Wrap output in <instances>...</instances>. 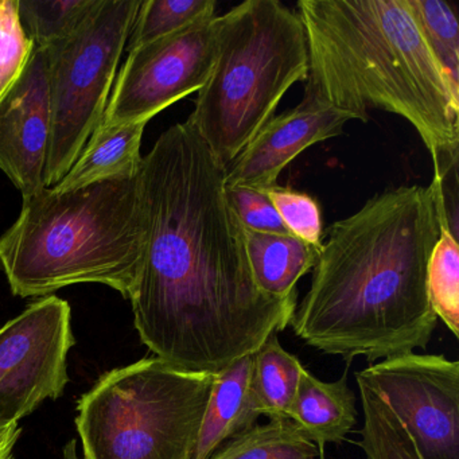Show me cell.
Segmentation results:
<instances>
[{
    "label": "cell",
    "instance_id": "cell-15",
    "mask_svg": "<svg viewBox=\"0 0 459 459\" xmlns=\"http://www.w3.org/2000/svg\"><path fill=\"white\" fill-rule=\"evenodd\" d=\"M290 419L321 451L342 442L357 423L356 396L346 376L327 383L303 368Z\"/></svg>",
    "mask_w": 459,
    "mask_h": 459
},
{
    "label": "cell",
    "instance_id": "cell-12",
    "mask_svg": "<svg viewBox=\"0 0 459 459\" xmlns=\"http://www.w3.org/2000/svg\"><path fill=\"white\" fill-rule=\"evenodd\" d=\"M351 115L303 99L291 111L273 117L225 170L227 186L267 190L298 155L343 133Z\"/></svg>",
    "mask_w": 459,
    "mask_h": 459
},
{
    "label": "cell",
    "instance_id": "cell-19",
    "mask_svg": "<svg viewBox=\"0 0 459 459\" xmlns=\"http://www.w3.org/2000/svg\"><path fill=\"white\" fill-rule=\"evenodd\" d=\"M364 426L359 447L368 459H424L415 440L396 413L375 391L357 381Z\"/></svg>",
    "mask_w": 459,
    "mask_h": 459
},
{
    "label": "cell",
    "instance_id": "cell-10",
    "mask_svg": "<svg viewBox=\"0 0 459 459\" xmlns=\"http://www.w3.org/2000/svg\"><path fill=\"white\" fill-rule=\"evenodd\" d=\"M356 380L396 413L424 459H459L458 361L411 351L373 362Z\"/></svg>",
    "mask_w": 459,
    "mask_h": 459
},
{
    "label": "cell",
    "instance_id": "cell-24",
    "mask_svg": "<svg viewBox=\"0 0 459 459\" xmlns=\"http://www.w3.org/2000/svg\"><path fill=\"white\" fill-rule=\"evenodd\" d=\"M34 44L20 18V0H0V100L26 68Z\"/></svg>",
    "mask_w": 459,
    "mask_h": 459
},
{
    "label": "cell",
    "instance_id": "cell-22",
    "mask_svg": "<svg viewBox=\"0 0 459 459\" xmlns=\"http://www.w3.org/2000/svg\"><path fill=\"white\" fill-rule=\"evenodd\" d=\"M98 0H20V18L34 47L49 48L74 33Z\"/></svg>",
    "mask_w": 459,
    "mask_h": 459
},
{
    "label": "cell",
    "instance_id": "cell-26",
    "mask_svg": "<svg viewBox=\"0 0 459 459\" xmlns=\"http://www.w3.org/2000/svg\"><path fill=\"white\" fill-rule=\"evenodd\" d=\"M225 195L244 230L271 235H291L265 190L225 185Z\"/></svg>",
    "mask_w": 459,
    "mask_h": 459
},
{
    "label": "cell",
    "instance_id": "cell-20",
    "mask_svg": "<svg viewBox=\"0 0 459 459\" xmlns=\"http://www.w3.org/2000/svg\"><path fill=\"white\" fill-rule=\"evenodd\" d=\"M458 233L446 212L440 213V233L429 264V295L437 318L459 337Z\"/></svg>",
    "mask_w": 459,
    "mask_h": 459
},
{
    "label": "cell",
    "instance_id": "cell-17",
    "mask_svg": "<svg viewBox=\"0 0 459 459\" xmlns=\"http://www.w3.org/2000/svg\"><path fill=\"white\" fill-rule=\"evenodd\" d=\"M303 365L289 353L278 334L267 338L252 359L251 391L260 416L290 419Z\"/></svg>",
    "mask_w": 459,
    "mask_h": 459
},
{
    "label": "cell",
    "instance_id": "cell-9",
    "mask_svg": "<svg viewBox=\"0 0 459 459\" xmlns=\"http://www.w3.org/2000/svg\"><path fill=\"white\" fill-rule=\"evenodd\" d=\"M74 343L71 306L55 295L0 327V421H20L63 396Z\"/></svg>",
    "mask_w": 459,
    "mask_h": 459
},
{
    "label": "cell",
    "instance_id": "cell-29",
    "mask_svg": "<svg viewBox=\"0 0 459 459\" xmlns=\"http://www.w3.org/2000/svg\"><path fill=\"white\" fill-rule=\"evenodd\" d=\"M319 458H321V459H324V458H325V456H324V453H322V454H321V455H319Z\"/></svg>",
    "mask_w": 459,
    "mask_h": 459
},
{
    "label": "cell",
    "instance_id": "cell-14",
    "mask_svg": "<svg viewBox=\"0 0 459 459\" xmlns=\"http://www.w3.org/2000/svg\"><path fill=\"white\" fill-rule=\"evenodd\" d=\"M146 122L103 127L99 126L82 154L53 192L82 189L109 179L131 178L141 170V146Z\"/></svg>",
    "mask_w": 459,
    "mask_h": 459
},
{
    "label": "cell",
    "instance_id": "cell-3",
    "mask_svg": "<svg viewBox=\"0 0 459 459\" xmlns=\"http://www.w3.org/2000/svg\"><path fill=\"white\" fill-rule=\"evenodd\" d=\"M308 50L305 98L369 120V109L412 125L435 178L458 165L459 88L448 79L408 0H300Z\"/></svg>",
    "mask_w": 459,
    "mask_h": 459
},
{
    "label": "cell",
    "instance_id": "cell-4",
    "mask_svg": "<svg viewBox=\"0 0 459 459\" xmlns=\"http://www.w3.org/2000/svg\"><path fill=\"white\" fill-rule=\"evenodd\" d=\"M144 238L138 176L66 193L47 187L23 200L0 236V265L17 297L96 283L130 299Z\"/></svg>",
    "mask_w": 459,
    "mask_h": 459
},
{
    "label": "cell",
    "instance_id": "cell-1",
    "mask_svg": "<svg viewBox=\"0 0 459 459\" xmlns=\"http://www.w3.org/2000/svg\"><path fill=\"white\" fill-rule=\"evenodd\" d=\"M138 184L146 238L130 300L155 357L219 375L291 324L297 300L257 286L225 169L186 122L142 158Z\"/></svg>",
    "mask_w": 459,
    "mask_h": 459
},
{
    "label": "cell",
    "instance_id": "cell-18",
    "mask_svg": "<svg viewBox=\"0 0 459 459\" xmlns=\"http://www.w3.org/2000/svg\"><path fill=\"white\" fill-rule=\"evenodd\" d=\"M322 453L291 419H270L230 439L211 459H316Z\"/></svg>",
    "mask_w": 459,
    "mask_h": 459
},
{
    "label": "cell",
    "instance_id": "cell-7",
    "mask_svg": "<svg viewBox=\"0 0 459 459\" xmlns=\"http://www.w3.org/2000/svg\"><path fill=\"white\" fill-rule=\"evenodd\" d=\"M141 4L98 0L72 36L45 48L52 111L45 186L68 174L100 125Z\"/></svg>",
    "mask_w": 459,
    "mask_h": 459
},
{
    "label": "cell",
    "instance_id": "cell-6",
    "mask_svg": "<svg viewBox=\"0 0 459 459\" xmlns=\"http://www.w3.org/2000/svg\"><path fill=\"white\" fill-rule=\"evenodd\" d=\"M216 375L147 357L109 370L82 394L84 459H193Z\"/></svg>",
    "mask_w": 459,
    "mask_h": 459
},
{
    "label": "cell",
    "instance_id": "cell-13",
    "mask_svg": "<svg viewBox=\"0 0 459 459\" xmlns=\"http://www.w3.org/2000/svg\"><path fill=\"white\" fill-rule=\"evenodd\" d=\"M252 359L254 353L214 377L193 459H211L225 442L256 424L260 413L251 391Z\"/></svg>",
    "mask_w": 459,
    "mask_h": 459
},
{
    "label": "cell",
    "instance_id": "cell-8",
    "mask_svg": "<svg viewBox=\"0 0 459 459\" xmlns=\"http://www.w3.org/2000/svg\"><path fill=\"white\" fill-rule=\"evenodd\" d=\"M221 17L198 21L128 53L99 126L149 123L200 91L216 65Z\"/></svg>",
    "mask_w": 459,
    "mask_h": 459
},
{
    "label": "cell",
    "instance_id": "cell-21",
    "mask_svg": "<svg viewBox=\"0 0 459 459\" xmlns=\"http://www.w3.org/2000/svg\"><path fill=\"white\" fill-rule=\"evenodd\" d=\"M216 0H142L126 50L134 52L198 21L216 17Z\"/></svg>",
    "mask_w": 459,
    "mask_h": 459
},
{
    "label": "cell",
    "instance_id": "cell-5",
    "mask_svg": "<svg viewBox=\"0 0 459 459\" xmlns=\"http://www.w3.org/2000/svg\"><path fill=\"white\" fill-rule=\"evenodd\" d=\"M307 74L299 15L279 0H246L221 17L216 65L186 123L227 170Z\"/></svg>",
    "mask_w": 459,
    "mask_h": 459
},
{
    "label": "cell",
    "instance_id": "cell-27",
    "mask_svg": "<svg viewBox=\"0 0 459 459\" xmlns=\"http://www.w3.org/2000/svg\"><path fill=\"white\" fill-rule=\"evenodd\" d=\"M21 434L20 421H0V459H14V448Z\"/></svg>",
    "mask_w": 459,
    "mask_h": 459
},
{
    "label": "cell",
    "instance_id": "cell-28",
    "mask_svg": "<svg viewBox=\"0 0 459 459\" xmlns=\"http://www.w3.org/2000/svg\"><path fill=\"white\" fill-rule=\"evenodd\" d=\"M64 455H65V459H80L77 458L76 442H74V440H72V442L66 446L65 450H64Z\"/></svg>",
    "mask_w": 459,
    "mask_h": 459
},
{
    "label": "cell",
    "instance_id": "cell-11",
    "mask_svg": "<svg viewBox=\"0 0 459 459\" xmlns=\"http://www.w3.org/2000/svg\"><path fill=\"white\" fill-rule=\"evenodd\" d=\"M52 133L49 63L34 47L26 68L0 100V170L23 200L47 189L45 168Z\"/></svg>",
    "mask_w": 459,
    "mask_h": 459
},
{
    "label": "cell",
    "instance_id": "cell-16",
    "mask_svg": "<svg viewBox=\"0 0 459 459\" xmlns=\"http://www.w3.org/2000/svg\"><path fill=\"white\" fill-rule=\"evenodd\" d=\"M247 251L257 286L271 297L297 300V286L316 267L321 249L292 235L244 230Z\"/></svg>",
    "mask_w": 459,
    "mask_h": 459
},
{
    "label": "cell",
    "instance_id": "cell-23",
    "mask_svg": "<svg viewBox=\"0 0 459 459\" xmlns=\"http://www.w3.org/2000/svg\"><path fill=\"white\" fill-rule=\"evenodd\" d=\"M432 52L459 88V29L453 7L443 0H408Z\"/></svg>",
    "mask_w": 459,
    "mask_h": 459
},
{
    "label": "cell",
    "instance_id": "cell-25",
    "mask_svg": "<svg viewBox=\"0 0 459 459\" xmlns=\"http://www.w3.org/2000/svg\"><path fill=\"white\" fill-rule=\"evenodd\" d=\"M281 221L292 236L321 249L322 216L318 203L291 187L273 186L265 190Z\"/></svg>",
    "mask_w": 459,
    "mask_h": 459
},
{
    "label": "cell",
    "instance_id": "cell-2",
    "mask_svg": "<svg viewBox=\"0 0 459 459\" xmlns=\"http://www.w3.org/2000/svg\"><path fill=\"white\" fill-rule=\"evenodd\" d=\"M442 212L443 184L432 179L380 193L334 222L290 324L297 337L346 362L426 349L437 321L429 264Z\"/></svg>",
    "mask_w": 459,
    "mask_h": 459
}]
</instances>
